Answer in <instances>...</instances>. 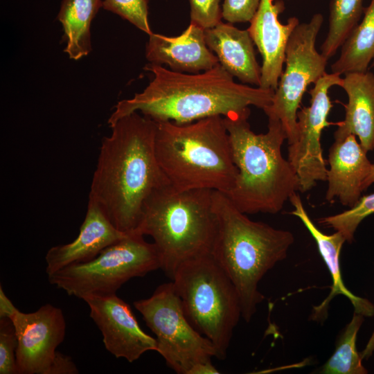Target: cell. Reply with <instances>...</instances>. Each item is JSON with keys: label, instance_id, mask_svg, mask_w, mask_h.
I'll return each mask as SVG.
<instances>
[{"label": "cell", "instance_id": "6da1fadb", "mask_svg": "<svg viewBox=\"0 0 374 374\" xmlns=\"http://www.w3.org/2000/svg\"><path fill=\"white\" fill-rule=\"evenodd\" d=\"M102 139L89 200L97 204L119 231H136L143 207L155 190L170 185L157 159V123L139 112L109 126Z\"/></svg>", "mask_w": 374, "mask_h": 374}, {"label": "cell", "instance_id": "7a4b0ae2", "mask_svg": "<svg viewBox=\"0 0 374 374\" xmlns=\"http://www.w3.org/2000/svg\"><path fill=\"white\" fill-rule=\"evenodd\" d=\"M145 70L154 77L146 88L119 101L108 119L110 126L135 112L155 121L190 123L214 116H226L249 106L268 107L274 90L234 81L220 63L210 70L187 74L149 63Z\"/></svg>", "mask_w": 374, "mask_h": 374}, {"label": "cell", "instance_id": "3957f363", "mask_svg": "<svg viewBox=\"0 0 374 374\" xmlns=\"http://www.w3.org/2000/svg\"><path fill=\"white\" fill-rule=\"evenodd\" d=\"M249 107L223 116L238 170L233 189L225 194L245 214L280 212L300 191L298 176L281 152L287 136L280 121L268 118V130L256 134L248 118Z\"/></svg>", "mask_w": 374, "mask_h": 374}, {"label": "cell", "instance_id": "277c9868", "mask_svg": "<svg viewBox=\"0 0 374 374\" xmlns=\"http://www.w3.org/2000/svg\"><path fill=\"white\" fill-rule=\"evenodd\" d=\"M213 206L217 232L211 256L234 285L242 317L249 322L265 298L258 283L286 258L294 237L289 231L251 220L219 191L213 192Z\"/></svg>", "mask_w": 374, "mask_h": 374}, {"label": "cell", "instance_id": "5b68a950", "mask_svg": "<svg viewBox=\"0 0 374 374\" xmlns=\"http://www.w3.org/2000/svg\"><path fill=\"white\" fill-rule=\"evenodd\" d=\"M156 123L157 159L172 188L209 189L224 194L233 189L238 170L223 116L186 124Z\"/></svg>", "mask_w": 374, "mask_h": 374}, {"label": "cell", "instance_id": "8992f818", "mask_svg": "<svg viewBox=\"0 0 374 374\" xmlns=\"http://www.w3.org/2000/svg\"><path fill=\"white\" fill-rule=\"evenodd\" d=\"M214 190H177L170 185L155 190L144 202L136 233L150 235L161 269L172 279L190 260L211 255L217 232Z\"/></svg>", "mask_w": 374, "mask_h": 374}, {"label": "cell", "instance_id": "52a82bcc", "mask_svg": "<svg viewBox=\"0 0 374 374\" xmlns=\"http://www.w3.org/2000/svg\"><path fill=\"white\" fill-rule=\"evenodd\" d=\"M193 326L214 345L217 359L226 355L242 317L238 293L211 255L182 264L171 279Z\"/></svg>", "mask_w": 374, "mask_h": 374}, {"label": "cell", "instance_id": "ba28073f", "mask_svg": "<svg viewBox=\"0 0 374 374\" xmlns=\"http://www.w3.org/2000/svg\"><path fill=\"white\" fill-rule=\"evenodd\" d=\"M136 232L107 247L90 261L65 267L48 275L50 284L79 299L109 295L126 282L161 268L154 243Z\"/></svg>", "mask_w": 374, "mask_h": 374}, {"label": "cell", "instance_id": "9c48e42d", "mask_svg": "<svg viewBox=\"0 0 374 374\" xmlns=\"http://www.w3.org/2000/svg\"><path fill=\"white\" fill-rule=\"evenodd\" d=\"M134 305L156 336L157 352L177 373L193 374L199 364L217 357L213 343L187 319L172 281Z\"/></svg>", "mask_w": 374, "mask_h": 374}, {"label": "cell", "instance_id": "30bf717a", "mask_svg": "<svg viewBox=\"0 0 374 374\" xmlns=\"http://www.w3.org/2000/svg\"><path fill=\"white\" fill-rule=\"evenodd\" d=\"M323 22V15L317 13L294 28L286 48L285 68L270 105L263 109L268 118L280 121L289 145L297 140V113L308 87L326 73L328 60L316 48Z\"/></svg>", "mask_w": 374, "mask_h": 374}, {"label": "cell", "instance_id": "8fae6325", "mask_svg": "<svg viewBox=\"0 0 374 374\" xmlns=\"http://www.w3.org/2000/svg\"><path fill=\"white\" fill-rule=\"evenodd\" d=\"M341 82L340 75L326 73L309 91L310 105L297 113L298 137L295 143L289 145L287 159L299 179L301 193L311 190L319 181L327 180L321 137L323 129L332 124L328 121L332 107L329 89L340 87Z\"/></svg>", "mask_w": 374, "mask_h": 374}, {"label": "cell", "instance_id": "7c38bea8", "mask_svg": "<svg viewBox=\"0 0 374 374\" xmlns=\"http://www.w3.org/2000/svg\"><path fill=\"white\" fill-rule=\"evenodd\" d=\"M11 320L18 340L17 374H48L56 349L65 337L62 310L46 303L30 313L18 310Z\"/></svg>", "mask_w": 374, "mask_h": 374}, {"label": "cell", "instance_id": "4fadbf2b", "mask_svg": "<svg viewBox=\"0 0 374 374\" xmlns=\"http://www.w3.org/2000/svg\"><path fill=\"white\" fill-rule=\"evenodd\" d=\"M82 299L101 332L105 348L116 358L132 363L147 351H157L156 339L142 330L129 304L116 294L88 295Z\"/></svg>", "mask_w": 374, "mask_h": 374}, {"label": "cell", "instance_id": "5bb4252c", "mask_svg": "<svg viewBox=\"0 0 374 374\" xmlns=\"http://www.w3.org/2000/svg\"><path fill=\"white\" fill-rule=\"evenodd\" d=\"M284 8L281 0H261L247 28L262 56L260 87L263 89H276L283 71L288 40L299 24L295 17L289 18L285 24L280 23L278 15Z\"/></svg>", "mask_w": 374, "mask_h": 374}, {"label": "cell", "instance_id": "9a60e30c", "mask_svg": "<svg viewBox=\"0 0 374 374\" xmlns=\"http://www.w3.org/2000/svg\"><path fill=\"white\" fill-rule=\"evenodd\" d=\"M129 234L116 229L100 206L89 200L85 217L75 240L52 247L46 252V273L48 276L69 265L90 261Z\"/></svg>", "mask_w": 374, "mask_h": 374}, {"label": "cell", "instance_id": "2e32d148", "mask_svg": "<svg viewBox=\"0 0 374 374\" xmlns=\"http://www.w3.org/2000/svg\"><path fill=\"white\" fill-rule=\"evenodd\" d=\"M328 163L326 200L332 202L337 198L345 206H354L362 197L373 166L367 152L355 135L349 134L335 139L329 150Z\"/></svg>", "mask_w": 374, "mask_h": 374}, {"label": "cell", "instance_id": "e0dca14e", "mask_svg": "<svg viewBox=\"0 0 374 374\" xmlns=\"http://www.w3.org/2000/svg\"><path fill=\"white\" fill-rule=\"evenodd\" d=\"M204 30L190 23L177 37L152 33L146 44V59L151 64H166L170 70L179 73H198L210 70L219 61L206 43Z\"/></svg>", "mask_w": 374, "mask_h": 374}, {"label": "cell", "instance_id": "ac0fdd59", "mask_svg": "<svg viewBox=\"0 0 374 374\" xmlns=\"http://www.w3.org/2000/svg\"><path fill=\"white\" fill-rule=\"evenodd\" d=\"M294 207L291 214L296 216L315 240L318 250L325 262L331 275L332 285L328 296L312 310V317L316 321H322L326 319L330 302L337 295L346 296L352 303L355 312L361 314L364 317H373L374 315V305L367 299L359 297L353 294L344 285L342 280L339 256L340 252L346 242L344 236L339 232L335 231L333 234L327 235L320 231L314 224L303 204L300 195L295 193L289 199Z\"/></svg>", "mask_w": 374, "mask_h": 374}, {"label": "cell", "instance_id": "d6986e66", "mask_svg": "<svg viewBox=\"0 0 374 374\" xmlns=\"http://www.w3.org/2000/svg\"><path fill=\"white\" fill-rule=\"evenodd\" d=\"M206 43L220 64L244 84L260 87L261 66L257 62L254 43L247 30L222 21L204 30Z\"/></svg>", "mask_w": 374, "mask_h": 374}, {"label": "cell", "instance_id": "ffe728a7", "mask_svg": "<svg viewBox=\"0 0 374 374\" xmlns=\"http://www.w3.org/2000/svg\"><path fill=\"white\" fill-rule=\"evenodd\" d=\"M340 87L348 96L345 118L337 123L335 139L349 134L358 137L368 152L374 149V73L351 72L344 74Z\"/></svg>", "mask_w": 374, "mask_h": 374}, {"label": "cell", "instance_id": "44dd1931", "mask_svg": "<svg viewBox=\"0 0 374 374\" xmlns=\"http://www.w3.org/2000/svg\"><path fill=\"white\" fill-rule=\"evenodd\" d=\"M102 0H63L57 19L62 24L64 52L70 59L78 60L91 51V21L100 8Z\"/></svg>", "mask_w": 374, "mask_h": 374}, {"label": "cell", "instance_id": "7402d4cb", "mask_svg": "<svg viewBox=\"0 0 374 374\" xmlns=\"http://www.w3.org/2000/svg\"><path fill=\"white\" fill-rule=\"evenodd\" d=\"M363 18L341 46L338 59L330 66L339 75L365 72L374 60V0L364 8Z\"/></svg>", "mask_w": 374, "mask_h": 374}, {"label": "cell", "instance_id": "603a6c76", "mask_svg": "<svg viewBox=\"0 0 374 374\" xmlns=\"http://www.w3.org/2000/svg\"><path fill=\"white\" fill-rule=\"evenodd\" d=\"M363 0H331L328 32L321 53L328 60L342 46L364 14Z\"/></svg>", "mask_w": 374, "mask_h": 374}, {"label": "cell", "instance_id": "cb8c5ba5", "mask_svg": "<svg viewBox=\"0 0 374 374\" xmlns=\"http://www.w3.org/2000/svg\"><path fill=\"white\" fill-rule=\"evenodd\" d=\"M364 321V316L354 312L353 318L340 335L332 355L321 368L324 374H365L367 370L362 364L356 348L357 335Z\"/></svg>", "mask_w": 374, "mask_h": 374}, {"label": "cell", "instance_id": "d4e9b609", "mask_svg": "<svg viewBox=\"0 0 374 374\" xmlns=\"http://www.w3.org/2000/svg\"><path fill=\"white\" fill-rule=\"evenodd\" d=\"M374 213V193L361 197L353 207L340 213L327 216L319 223L341 233L346 242H352L355 232L361 222Z\"/></svg>", "mask_w": 374, "mask_h": 374}, {"label": "cell", "instance_id": "484cf974", "mask_svg": "<svg viewBox=\"0 0 374 374\" xmlns=\"http://www.w3.org/2000/svg\"><path fill=\"white\" fill-rule=\"evenodd\" d=\"M103 8L128 21L148 35L152 33L148 21L149 0H102Z\"/></svg>", "mask_w": 374, "mask_h": 374}, {"label": "cell", "instance_id": "4316f807", "mask_svg": "<svg viewBox=\"0 0 374 374\" xmlns=\"http://www.w3.org/2000/svg\"><path fill=\"white\" fill-rule=\"evenodd\" d=\"M18 340L12 321L0 319V374H17L16 352Z\"/></svg>", "mask_w": 374, "mask_h": 374}, {"label": "cell", "instance_id": "83f0119b", "mask_svg": "<svg viewBox=\"0 0 374 374\" xmlns=\"http://www.w3.org/2000/svg\"><path fill=\"white\" fill-rule=\"evenodd\" d=\"M221 0H189L190 23L204 29L214 27L222 18Z\"/></svg>", "mask_w": 374, "mask_h": 374}, {"label": "cell", "instance_id": "f1b7e54d", "mask_svg": "<svg viewBox=\"0 0 374 374\" xmlns=\"http://www.w3.org/2000/svg\"><path fill=\"white\" fill-rule=\"evenodd\" d=\"M261 0H224L222 18L231 24L249 22L256 14Z\"/></svg>", "mask_w": 374, "mask_h": 374}, {"label": "cell", "instance_id": "f546056e", "mask_svg": "<svg viewBox=\"0 0 374 374\" xmlns=\"http://www.w3.org/2000/svg\"><path fill=\"white\" fill-rule=\"evenodd\" d=\"M78 373V368L72 358L57 350L48 374H77Z\"/></svg>", "mask_w": 374, "mask_h": 374}, {"label": "cell", "instance_id": "4dcf8cb0", "mask_svg": "<svg viewBox=\"0 0 374 374\" xmlns=\"http://www.w3.org/2000/svg\"><path fill=\"white\" fill-rule=\"evenodd\" d=\"M18 309L6 295L3 287L0 285V319H12Z\"/></svg>", "mask_w": 374, "mask_h": 374}, {"label": "cell", "instance_id": "1f68e13d", "mask_svg": "<svg viewBox=\"0 0 374 374\" xmlns=\"http://www.w3.org/2000/svg\"><path fill=\"white\" fill-rule=\"evenodd\" d=\"M374 352V331L369 339L365 348L360 353L362 359L369 358Z\"/></svg>", "mask_w": 374, "mask_h": 374}, {"label": "cell", "instance_id": "d6a6232c", "mask_svg": "<svg viewBox=\"0 0 374 374\" xmlns=\"http://www.w3.org/2000/svg\"><path fill=\"white\" fill-rule=\"evenodd\" d=\"M374 182V163H373L371 172L366 179L364 184V190H366Z\"/></svg>", "mask_w": 374, "mask_h": 374}, {"label": "cell", "instance_id": "836d02e7", "mask_svg": "<svg viewBox=\"0 0 374 374\" xmlns=\"http://www.w3.org/2000/svg\"><path fill=\"white\" fill-rule=\"evenodd\" d=\"M372 64V66H374V60H373V62H372V64Z\"/></svg>", "mask_w": 374, "mask_h": 374}]
</instances>
